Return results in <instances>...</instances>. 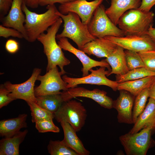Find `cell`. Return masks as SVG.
Segmentation results:
<instances>
[{"mask_svg": "<svg viewBox=\"0 0 155 155\" xmlns=\"http://www.w3.org/2000/svg\"><path fill=\"white\" fill-rule=\"evenodd\" d=\"M22 9L26 17L24 26L27 41L30 42L35 41L40 34L46 31L60 18L59 11L55 4L47 6V11L41 14L31 11L23 3Z\"/></svg>", "mask_w": 155, "mask_h": 155, "instance_id": "6da1fadb", "label": "cell"}, {"mask_svg": "<svg viewBox=\"0 0 155 155\" xmlns=\"http://www.w3.org/2000/svg\"><path fill=\"white\" fill-rule=\"evenodd\" d=\"M63 22L60 18L48 29L46 33L40 34L37 40L43 45L44 52L47 58L46 71L58 66L62 75H64L66 73L64 67L69 64L70 61L65 56L62 49L56 41L57 33Z\"/></svg>", "mask_w": 155, "mask_h": 155, "instance_id": "7a4b0ae2", "label": "cell"}, {"mask_svg": "<svg viewBox=\"0 0 155 155\" xmlns=\"http://www.w3.org/2000/svg\"><path fill=\"white\" fill-rule=\"evenodd\" d=\"M154 16L152 11L145 12L139 8L130 9L120 17L117 25L125 36L146 35L153 25Z\"/></svg>", "mask_w": 155, "mask_h": 155, "instance_id": "3957f363", "label": "cell"}, {"mask_svg": "<svg viewBox=\"0 0 155 155\" xmlns=\"http://www.w3.org/2000/svg\"><path fill=\"white\" fill-rule=\"evenodd\" d=\"M59 15L64 22L62 32L57 34L56 39L65 37L73 40L78 49L82 50L88 42L96 38L90 32L88 25L83 23L79 16L73 12L64 15L59 12Z\"/></svg>", "mask_w": 155, "mask_h": 155, "instance_id": "277c9868", "label": "cell"}, {"mask_svg": "<svg viewBox=\"0 0 155 155\" xmlns=\"http://www.w3.org/2000/svg\"><path fill=\"white\" fill-rule=\"evenodd\" d=\"M152 135L150 128H145L140 132L121 135L119 139L127 155H146L155 145Z\"/></svg>", "mask_w": 155, "mask_h": 155, "instance_id": "5b68a950", "label": "cell"}, {"mask_svg": "<svg viewBox=\"0 0 155 155\" xmlns=\"http://www.w3.org/2000/svg\"><path fill=\"white\" fill-rule=\"evenodd\" d=\"M105 10L104 6L101 4L95 10L88 24L90 33L96 38H104L108 36H125L123 31L117 27L107 16Z\"/></svg>", "mask_w": 155, "mask_h": 155, "instance_id": "8992f818", "label": "cell"}, {"mask_svg": "<svg viewBox=\"0 0 155 155\" xmlns=\"http://www.w3.org/2000/svg\"><path fill=\"white\" fill-rule=\"evenodd\" d=\"M54 115L58 122H67L78 132L84 126L87 115L86 110L80 102L71 99L63 102Z\"/></svg>", "mask_w": 155, "mask_h": 155, "instance_id": "52a82bcc", "label": "cell"}, {"mask_svg": "<svg viewBox=\"0 0 155 155\" xmlns=\"http://www.w3.org/2000/svg\"><path fill=\"white\" fill-rule=\"evenodd\" d=\"M106 68L100 67L97 70L91 69L89 71L91 72L90 74L81 78H71L66 75H63L62 78L67 84L68 89L77 87L79 84H90L106 86L116 91L117 90L118 83L116 81L111 80L106 77L110 71L106 70Z\"/></svg>", "mask_w": 155, "mask_h": 155, "instance_id": "ba28073f", "label": "cell"}, {"mask_svg": "<svg viewBox=\"0 0 155 155\" xmlns=\"http://www.w3.org/2000/svg\"><path fill=\"white\" fill-rule=\"evenodd\" d=\"M57 66L46 71L43 75H39L37 80L40 82V85L34 88L36 97L59 93L61 90H68L67 84L63 80Z\"/></svg>", "mask_w": 155, "mask_h": 155, "instance_id": "9c48e42d", "label": "cell"}, {"mask_svg": "<svg viewBox=\"0 0 155 155\" xmlns=\"http://www.w3.org/2000/svg\"><path fill=\"white\" fill-rule=\"evenodd\" d=\"M103 0H94L88 1L87 0H75L60 4L58 7L59 12L66 15L69 12L77 14L82 22L88 25L91 20L96 8Z\"/></svg>", "mask_w": 155, "mask_h": 155, "instance_id": "30bf717a", "label": "cell"}, {"mask_svg": "<svg viewBox=\"0 0 155 155\" xmlns=\"http://www.w3.org/2000/svg\"><path fill=\"white\" fill-rule=\"evenodd\" d=\"M41 71V69L35 68L30 77L22 83L12 84L9 81L5 82L4 85L10 92L9 95L16 99H22L26 102H36V97L34 94V86L36 81Z\"/></svg>", "mask_w": 155, "mask_h": 155, "instance_id": "8fae6325", "label": "cell"}, {"mask_svg": "<svg viewBox=\"0 0 155 155\" xmlns=\"http://www.w3.org/2000/svg\"><path fill=\"white\" fill-rule=\"evenodd\" d=\"M64 102L76 97H84L92 99L104 108H113V100L107 95V92L98 89L90 90L82 87L70 88L62 92Z\"/></svg>", "mask_w": 155, "mask_h": 155, "instance_id": "7c38bea8", "label": "cell"}, {"mask_svg": "<svg viewBox=\"0 0 155 155\" xmlns=\"http://www.w3.org/2000/svg\"><path fill=\"white\" fill-rule=\"evenodd\" d=\"M104 38L124 49L137 53L155 50V44L147 34L122 37L108 36Z\"/></svg>", "mask_w": 155, "mask_h": 155, "instance_id": "4fadbf2b", "label": "cell"}, {"mask_svg": "<svg viewBox=\"0 0 155 155\" xmlns=\"http://www.w3.org/2000/svg\"><path fill=\"white\" fill-rule=\"evenodd\" d=\"M58 40H59L57 43L62 49L73 54L81 62L83 66L81 69L82 77L88 75L89 71L91 69L97 66L105 67L111 71V69L110 66L104 59L98 61L92 59L83 51L74 47L67 38H61Z\"/></svg>", "mask_w": 155, "mask_h": 155, "instance_id": "5bb4252c", "label": "cell"}, {"mask_svg": "<svg viewBox=\"0 0 155 155\" xmlns=\"http://www.w3.org/2000/svg\"><path fill=\"white\" fill-rule=\"evenodd\" d=\"M119 91V95L113 100V108L118 112V121L120 123L133 124L132 109L135 96L126 90Z\"/></svg>", "mask_w": 155, "mask_h": 155, "instance_id": "9a60e30c", "label": "cell"}, {"mask_svg": "<svg viewBox=\"0 0 155 155\" xmlns=\"http://www.w3.org/2000/svg\"><path fill=\"white\" fill-rule=\"evenodd\" d=\"M22 0H13L12 4L7 14L1 19L4 26L14 28L21 32L24 38L28 40L24 26L26 17L22 12Z\"/></svg>", "mask_w": 155, "mask_h": 155, "instance_id": "2e32d148", "label": "cell"}, {"mask_svg": "<svg viewBox=\"0 0 155 155\" xmlns=\"http://www.w3.org/2000/svg\"><path fill=\"white\" fill-rule=\"evenodd\" d=\"M145 128H150L152 135L155 133V99L151 98L129 133H135Z\"/></svg>", "mask_w": 155, "mask_h": 155, "instance_id": "e0dca14e", "label": "cell"}, {"mask_svg": "<svg viewBox=\"0 0 155 155\" xmlns=\"http://www.w3.org/2000/svg\"><path fill=\"white\" fill-rule=\"evenodd\" d=\"M117 45L105 38H96L86 44L81 50L89 55L98 58H106L116 49Z\"/></svg>", "mask_w": 155, "mask_h": 155, "instance_id": "ac0fdd59", "label": "cell"}, {"mask_svg": "<svg viewBox=\"0 0 155 155\" xmlns=\"http://www.w3.org/2000/svg\"><path fill=\"white\" fill-rule=\"evenodd\" d=\"M141 0H111L110 6L105 10L107 16L116 25L120 17L126 11L139 8Z\"/></svg>", "mask_w": 155, "mask_h": 155, "instance_id": "d6986e66", "label": "cell"}, {"mask_svg": "<svg viewBox=\"0 0 155 155\" xmlns=\"http://www.w3.org/2000/svg\"><path fill=\"white\" fill-rule=\"evenodd\" d=\"M60 123L64 132L63 141L78 155H89V151L85 148L82 142L77 136L76 132L71 125L64 121H61Z\"/></svg>", "mask_w": 155, "mask_h": 155, "instance_id": "ffe728a7", "label": "cell"}, {"mask_svg": "<svg viewBox=\"0 0 155 155\" xmlns=\"http://www.w3.org/2000/svg\"><path fill=\"white\" fill-rule=\"evenodd\" d=\"M124 50L122 47L117 46L114 51L104 59L111 68L108 76L113 74L123 75L129 71L126 64Z\"/></svg>", "mask_w": 155, "mask_h": 155, "instance_id": "44dd1931", "label": "cell"}, {"mask_svg": "<svg viewBox=\"0 0 155 155\" xmlns=\"http://www.w3.org/2000/svg\"><path fill=\"white\" fill-rule=\"evenodd\" d=\"M27 117V114H23L16 118L1 120L0 136L5 137H11L19 132L21 129L26 127Z\"/></svg>", "mask_w": 155, "mask_h": 155, "instance_id": "7402d4cb", "label": "cell"}, {"mask_svg": "<svg viewBox=\"0 0 155 155\" xmlns=\"http://www.w3.org/2000/svg\"><path fill=\"white\" fill-rule=\"evenodd\" d=\"M28 132L27 129L20 131L11 137H5L1 140L0 155H19L20 145L24 140Z\"/></svg>", "mask_w": 155, "mask_h": 155, "instance_id": "603a6c76", "label": "cell"}, {"mask_svg": "<svg viewBox=\"0 0 155 155\" xmlns=\"http://www.w3.org/2000/svg\"><path fill=\"white\" fill-rule=\"evenodd\" d=\"M155 78L150 76L118 84L117 90H126L136 96L142 90L148 88Z\"/></svg>", "mask_w": 155, "mask_h": 155, "instance_id": "cb8c5ba5", "label": "cell"}, {"mask_svg": "<svg viewBox=\"0 0 155 155\" xmlns=\"http://www.w3.org/2000/svg\"><path fill=\"white\" fill-rule=\"evenodd\" d=\"M62 92L36 97V103L41 107L54 114L63 102Z\"/></svg>", "mask_w": 155, "mask_h": 155, "instance_id": "d4e9b609", "label": "cell"}, {"mask_svg": "<svg viewBox=\"0 0 155 155\" xmlns=\"http://www.w3.org/2000/svg\"><path fill=\"white\" fill-rule=\"evenodd\" d=\"M155 76V72L151 71L145 67H143L129 70L127 73L123 75H117L116 81L119 83L147 77Z\"/></svg>", "mask_w": 155, "mask_h": 155, "instance_id": "484cf974", "label": "cell"}, {"mask_svg": "<svg viewBox=\"0 0 155 155\" xmlns=\"http://www.w3.org/2000/svg\"><path fill=\"white\" fill-rule=\"evenodd\" d=\"M148 88L144 90L135 97L132 111L133 124L136 121L146 106L148 98L149 97Z\"/></svg>", "mask_w": 155, "mask_h": 155, "instance_id": "4316f807", "label": "cell"}, {"mask_svg": "<svg viewBox=\"0 0 155 155\" xmlns=\"http://www.w3.org/2000/svg\"><path fill=\"white\" fill-rule=\"evenodd\" d=\"M47 148L48 152L51 155H78L63 140H50Z\"/></svg>", "mask_w": 155, "mask_h": 155, "instance_id": "83f0119b", "label": "cell"}, {"mask_svg": "<svg viewBox=\"0 0 155 155\" xmlns=\"http://www.w3.org/2000/svg\"><path fill=\"white\" fill-rule=\"evenodd\" d=\"M31 112L32 121L35 123L45 119H52L54 117V114L41 107L34 102H27Z\"/></svg>", "mask_w": 155, "mask_h": 155, "instance_id": "f1b7e54d", "label": "cell"}, {"mask_svg": "<svg viewBox=\"0 0 155 155\" xmlns=\"http://www.w3.org/2000/svg\"><path fill=\"white\" fill-rule=\"evenodd\" d=\"M125 53L126 64L129 70L145 67L144 63L138 53L126 50Z\"/></svg>", "mask_w": 155, "mask_h": 155, "instance_id": "f546056e", "label": "cell"}, {"mask_svg": "<svg viewBox=\"0 0 155 155\" xmlns=\"http://www.w3.org/2000/svg\"><path fill=\"white\" fill-rule=\"evenodd\" d=\"M35 123V127L40 133L52 132L57 133L60 131L59 128L54 123L52 119H45Z\"/></svg>", "mask_w": 155, "mask_h": 155, "instance_id": "4dcf8cb0", "label": "cell"}, {"mask_svg": "<svg viewBox=\"0 0 155 155\" xmlns=\"http://www.w3.org/2000/svg\"><path fill=\"white\" fill-rule=\"evenodd\" d=\"M147 69L155 72V50L138 53Z\"/></svg>", "mask_w": 155, "mask_h": 155, "instance_id": "1f68e13d", "label": "cell"}, {"mask_svg": "<svg viewBox=\"0 0 155 155\" xmlns=\"http://www.w3.org/2000/svg\"><path fill=\"white\" fill-rule=\"evenodd\" d=\"M0 36L7 38L10 36L22 39L24 38L22 34L17 30L11 28L0 25Z\"/></svg>", "mask_w": 155, "mask_h": 155, "instance_id": "d6a6232c", "label": "cell"}, {"mask_svg": "<svg viewBox=\"0 0 155 155\" xmlns=\"http://www.w3.org/2000/svg\"><path fill=\"white\" fill-rule=\"evenodd\" d=\"M10 91L5 87L4 84L0 86V108L6 106L13 101L16 100L9 95Z\"/></svg>", "mask_w": 155, "mask_h": 155, "instance_id": "836d02e7", "label": "cell"}, {"mask_svg": "<svg viewBox=\"0 0 155 155\" xmlns=\"http://www.w3.org/2000/svg\"><path fill=\"white\" fill-rule=\"evenodd\" d=\"M6 50L11 54H14L19 50V44L16 40L13 39H9L6 42L5 45Z\"/></svg>", "mask_w": 155, "mask_h": 155, "instance_id": "e575fe53", "label": "cell"}, {"mask_svg": "<svg viewBox=\"0 0 155 155\" xmlns=\"http://www.w3.org/2000/svg\"><path fill=\"white\" fill-rule=\"evenodd\" d=\"M13 0H0V18L1 19L8 13Z\"/></svg>", "mask_w": 155, "mask_h": 155, "instance_id": "d590c367", "label": "cell"}, {"mask_svg": "<svg viewBox=\"0 0 155 155\" xmlns=\"http://www.w3.org/2000/svg\"><path fill=\"white\" fill-rule=\"evenodd\" d=\"M155 5V0H141V5L139 9L145 12L150 11Z\"/></svg>", "mask_w": 155, "mask_h": 155, "instance_id": "8d00e7d4", "label": "cell"}, {"mask_svg": "<svg viewBox=\"0 0 155 155\" xmlns=\"http://www.w3.org/2000/svg\"><path fill=\"white\" fill-rule=\"evenodd\" d=\"M75 0H39V5L41 6L55 4L56 3L63 4Z\"/></svg>", "mask_w": 155, "mask_h": 155, "instance_id": "74e56055", "label": "cell"}, {"mask_svg": "<svg viewBox=\"0 0 155 155\" xmlns=\"http://www.w3.org/2000/svg\"><path fill=\"white\" fill-rule=\"evenodd\" d=\"M23 3L32 9L37 8L39 5V0H22Z\"/></svg>", "mask_w": 155, "mask_h": 155, "instance_id": "f35d334b", "label": "cell"}, {"mask_svg": "<svg viewBox=\"0 0 155 155\" xmlns=\"http://www.w3.org/2000/svg\"><path fill=\"white\" fill-rule=\"evenodd\" d=\"M148 88L149 98L155 99V78Z\"/></svg>", "mask_w": 155, "mask_h": 155, "instance_id": "ab89813d", "label": "cell"}, {"mask_svg": "<svg viewBox=\"0 0 155 155\" xmlns=\"http://www.w3.org/2000/svg\"><path fill=\"white\" fill-rule=\"evenodd\" d=\"M153 26H150L147 34L155 44V28L153 27Z\"/></svg>", "mask_w": 155, "mask_h": 155, "instance_id": "60d3db41", "label": "cell"}, {"mask_svg": "<svg viewBox=\"0 0 155 155\" xmlns=\"http://www.w3.org/2000/svg\"></svg>", "mask_w": 155, "mask_h": 155, "instance_id": "b9f144b4", "label": "cell"}]
</instances>
